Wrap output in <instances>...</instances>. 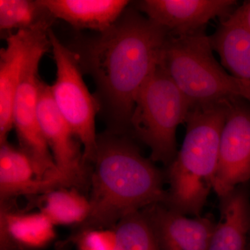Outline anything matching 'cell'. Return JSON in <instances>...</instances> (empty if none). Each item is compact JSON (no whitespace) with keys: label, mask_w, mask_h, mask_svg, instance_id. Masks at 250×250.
I'll return each instance as SVG.
<instances>
[{"label":"cell","mask_w":250,"mask_h":250,"mask_svg":"<svg viewBox=\"0 0 250 250\" xmlns=\"http://www.w3.org/2000/svg\"><path fill=\"white\" fill-rule=\"evenodd\" d=\"M205 31L190 35H168L159 66L172 79L191 106L221 103L238 97L250 104V87L230 75L215 59Z\"/></svg>","instance_id":"obj_4"},{"label":"cell","mask_w":250,"mask_h":250,"mask_svg":"<svg viewBox=\"0 0 250 250\" xmlns=\"http://www.w3.org/2000/svg\"><path fill=\"white\" fill-rule=\"evenodd\" d=\"M80 238L82 250H113L116 240L114 229L83 230Z\"/></svg>","instance_id":"obj_21"},{"label":"cell","mask_w":250,"mask_h":250,"mask_svg":"<svg viewBox=\"0 0 250 250\" xmlns=\"http://www.w3.org/2000/svg\"><path fill=\"white\" fill-rule=\"evenodd\" d=\"M231 16L250 32V1L235 9Z\"/></svg>","instance_id":"obj_22"},{"label":"cell","mask_w":250,"mask_h":250,"mask_svg":"<svg viewBox=\"0 0 250 250\" xmlns=\"http://www.w3.org/2000/svg\"><path fill=\"white\" fill-rule=\"evenodd\" d=\"M53 18L76 29L102 33L107 30L127 9L126 0H40Z\"/></svg>","instance_id":"obj_14"},{"label":"cell","mask_w":250,"mask_h":250,"mask_svg":"<svg viewBox=\"0 0 250 250\" xmlns=\"http://www.w3.org/2000/svg\"><path fill=\"white\" fill-rule=\"evenodd\" d=\"M236 4L233 0H143L136 3V9L169 35L182 36L205 31L216 18L227 19Z\"/></svg>","instance_id":"obj_10"},{"label":"cell","mask_w":250,"mask_h":250,"mask_svg":"<svg viewBox=\"0 0 250 250\" xmlns=\"http://www.w3.org/2000/svg\"><path fill=\"white\" fill-rule=\"evenodd\" d=\"M161 250H208L215 222L210 216H188L164 203L142 210Z\"/></svg>","instance_id":"obj_11"},{"label":"cell","mask_w":250,"mask_h":250,"mask_svg":"<svg viewBox=\"0 0 250 250\" xmlns=\"http://www.w3.org/2000/svg\"><path fill=\"white\" fill-rule=\"evenodd\" d=\"M53 20L40 0H0V29L27 30Z\"/></svg>","instance_id":"obj_20"},{"label":"cell","mask_w":250,"mask_h":250,"mask_svg":"<svg viewBox=\"0 0 250 250\" xmlns=\"http://www.w3.org/2000/svg\"><path fill=\"white\" fill-rule=\"evenodd\" d=\"M225 102L228 113L213 189L219 199L250 179V104L238 97Z\"/></svg>","instance_id":"obj_8"},{"label":"cell","mask_w":250,"mask_h":250,"mask_svg":"<svg viewBox=\"0 0 250 250\" xmlns=\"http://www.w3.org/2000/svg\"><path fill=\"white\" fill-rule=\"evenodd\" d=\"M93 164L90 211L83 230L112 229L127 215L165 203V175L125 134L99 135Z\"/></svg>","instance_id":"obj_2"},{"label":"cell","mask_w":250,"mask_h":250,"mask_svg":"<svg viewBox=\"0 0 250 250\" xmlns=\"http://www.w3.org/2000/svg\"><path fill=\"white\" fill-rule=\"evenodd\" d=\"M50 29L49 27L43 28L31 47L13 106V124L21 146L20 149L30 158L41 178L43 179L59 178L61 176L38 118L41 82L39 64L51 47Z\"/></svg>","instance_id":"obj_7"},{"label":"cell","mask_w":250,"mask_h":250,"mask_svg":"<svg viewBox=\"0 0 250 250\" xmlns=\"http://www.w3.org/2000/svg\"><path fill=\"white\" fill-rule=\"evenodd\" d=\"M227 109L221 103L192 106L180 150L167 166L165 205L186 215L200 216L213 184Z\"/></svg>","instance_id":"obj_3"},{"label":"cell","mask_w":250,"mask_h":250,"mask_svg":"<svg viewBox=\"0 0 250 250\" xmlns=\"http://www.w3.org/2000/svg\"><path fill=\"white\" fill-rule=\"evenodd\" d=\"M38 118L59 173L70 187H80L84 182L85 175L83 152H81L78 140L71 128L56 106L50 85L42 81L39 88Z\"/></svg>","instance_id":"obj_9"},{"label":"cell","mask_w":250,"mask_h":250,"mask_svg":"<svg viewBox=\"0 0 250 250\" xmlns=\"http://www.w3.org/2000/svg\"><path fill=\"white\" fill-rule=\"evenodd\" d=\"M41 213L55 225H82L89 215V199L76 189L59 188L45 193Z\"/></svg>","instance_id":"obj_18"},{"label":"cell","mask_w":250,"mask_h":250,"mask_svg":"<svg viewBox=\"0 0 250 250\" xmlns=\"http://www.w3.org/2000/svg\"><path fill=\"white\" fill-rule=\"evenodd\" d=\"M191 104L159 64L141 85L130 129L151 151V160L170 165L177 154L176 134Z\"/></svg>","instance_id":"obj_5"},{"label":"cell","mask_w":250,"mask_h":250,"mask_svg":"<svg viewBox=\"0 0 250 250\" xmlns=\"http://www.w3.org/2000/svg\"><path fill=\"white\" fill-rule=\"evenodd\" d=\"M220 202V219L215 223L208 250H246L250 231L248 190L240 186Z\"/></svg>","instance_id":"obj_15"},{"label":"cell","mask_w":250,"mask_h":250,"mask_svg":"<svg viewBox=\"0 0 250 250\" xmlns=\"http://www.w3.org/2000/svg\"><path fill=\"white\" fill-rule=\"evenodd\" d=\"M113 250H161L142 210L125 217L113 228Z\"/></svg>","instance_id":"obj_19"},{"label":"cell","mask_w":250,"mask_h":250,"mask_svg":"<svg viewBox=\"0 0 250 250\" xmlns=\"http://www.w3.org/2000/svg\"><path fill=\"white\" fill-rule=\"evenodd\" d=\"M209 38L224 68L250 87V31L230 16Z\"/></svg>","instance_id":"obj_17"},{"label":"cell","mask_w":250,"mask_h":250,"mask_svg":"<svg viewBox=\"0 0 250 250\" xmlns=\"http://www.w3.org/2000/svg\"><path fill=\"white\" fill-rule=\"evenodd\" d=\"M168 35L136 8H127L109 29L73 50L82 71L93 77L111 131L125 134L130 129L136 95L157 65Z\"/></svg>","instance_id":"obj_1"},{"label":"cell","mask_w":250,"mask_h":250,"mask_svg":"<svg viewBox=\"0 0 250 250\" xmlns=\"http://www.w3.org/2000/svg\"><path fill=\"white\" fill-rule=\"evenodd\" d=\"M54 237V225L43 213H16L1 205L0 250L41 248Z\"/></svg>","instance_id":"obj_16"},{"label":"cell","mask_w":250,"mask_h":250,"mask_svg":"<svg viewBox=\"0 0 250 250\" xmlns=\"http://www.w3.org/2000/svg\"><path fill=\"white\" fill-rule=\"evenodd\" d=\"M64 187L57 180L41 178L34 163L22 149L9 143L0 148V198L1 204L23 195L47 193Z\"/></svg>","instance_id":"obj_13"},{"label":"cell","mask_w":250,"mask_h":250,"mask_svg":"<svg viewBox=\"0 0 250 250\" xmlns=\"http://www.w3.org/2000/svg\"><path fill=\"white\" fill-rule=\"evenodd\" d=\"M49 37L57 67V76L50 85L56 106L83 147V161L93 163L98 148L95 117L101 109L96 98L83 81L77 54L63 45L52 29Z\"/></svg>","instance_id":"obj_6"},{"label":"cell","mask_w":250,"mask_h":250,"mask_svg":"<svg viewBox=\"0 0 250 250\" xmlns=\"http://www.w3.org/2000/svg\"><path fill=\"white\" fill-rule=\"evenodd\" d=\"M52 22V20L44 21L33 29L11 34L6 38V47L0 51V144L7 142L14 128V98L31 47L40 31Z\"/></svg>","instance_id":"obj_12"}]
</instances>
